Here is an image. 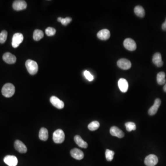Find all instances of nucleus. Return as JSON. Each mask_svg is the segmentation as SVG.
I'll list each match as a JSON object with an SVG mask.
<instances>
[{"mask_svg": "<svg viewBox=\"0 0 166 166\" xmlns=\"http://www.w3.org/2000/svg\"><path fill=\"white\" fill-rule=\"evenodd\" d=\"M26 66L27 70L31 75H35L38 73V63L31 60H27L26 62Z\"/></svg>", "mask_w": 166, "mask_h": 166, "instance_id": "2", "label": "nucleus"}, {"mask_svg": "<svg viewBox=\"0 0 166 166\" xmlns=\"http://www.w3.org/2000/svg\"><path fill=\"white\" fill-rule=\"evenodd\" d=\"M161 104V101L159 98H157L155 100L154 104L149 110V114L150 115H154L156 114L157 111L160 106Z\"/></svg>", "mask_w": 166, "mask_h": 166, "instance_id": "12", "label": "nucleus"}, {"mask_svg": "<svg viewBox=\"0 0 166 166\" xmlns=\"http://www.w3.org/2000/svg\"><path fill=\"white\" fill-rule=\"evenodd\" d=\"M84 75L86 78L87 80L89 81H91L94 79L93 76L91 75L90 72L87 71H85L84 72Z\"/></svg>", "mask_w": 166, "mask_h": 166, "instance_id": "30", "label": "nucleus"}, {"mask_svg": "<svg viewBox=\"0 0 166 166\" xmlns=\"http://www.w3.org/2000/svg\"><path fill=\"white\" fill-rule=\"evenodd\" d=\"M72 18L70 17H66L65 18H61V23L64 26H66L68 24L70 23V22L72 21Z\"/></svg>", "mask_w": 166, "mask_h": 166, "instance_id": "29", "label": "nucleus"}, {"mask_svg": "<svg viewBox=\"0 0 166 166\" xmlns=\"http://www.w3.org/2000/svg\"><path fill=\"white\" fill-rule=\"evenodd\" d=\"M152 61L154 64L156 65L157 67H161L163 64V62L162 60V55L160 53H156L154 54Z\"/></svg>", "mask_w": 166, "mask_h": 166, "instance_id": "18", "label": "nucleus"}, {"mask_svg": "<svg viewBox=\"0 0 166 166\" xmlns=\"http://www.w3.org/2000/svg\"><path fill=\"white\" fill-rule=\"evenodd\" d=\"M4 162L8 166H16L18 164L17 158L15 156H7L4 158Z\"/></svg>", "mask_w": 166, "mask_h": 166, "instance_id": "8", "label": "nucleus"}, {"mask_svg": "<svg viewBox=\"0 0 166 166\" xmlns=\"http://www.w3.org/2000/svg\"><path fill=\"white\" fill-rule=\"evenodd\" d=\"M24 39L23 35L20 33H15L13 37L12 45L14 48L19 46Z\"/></svg>", "mask_w": 166, "mask_h": 166, "instance_id": "4", "label": "nucleus"}, {"mask_svg": "<svg viewBox=\"0 0 166 166\" xmlns=\"http://www.w3.org/2000/svg\"><path fill=\"white\" fill-rule=\"evenodd\" d=\"M162 29L163 31H166V20H165V22L163 24H162Z\"/></svg>", "mask_w": 166, "mask_h": 166, "instance_id": "31", "label": "nucleus"}, {"mask_svg": "<svg viewBox=\"0 0 166 166\" xmlns=\"http://www.w3.org/2000/svg\"><path fill=\"white\" fill-rule=\"evenodd\" d=\"M114 155V151L110 150V149H107L106 152H105L106 158L107 160V161H109V162H111L113 160Z\"/></svg>", "mask_w": 166, "mask_h": 166, "instance_id": "26", "label": "nucleus"}, {"mask_svg": "<svg viewBox=\"0 0 166 166\" xmlns=\"http://www.w3.org/2000/svg\"><path fill=\"white\" fill-rule=\"evenodd\" d=\"M163 91H165V92H166V84L164 85V87H163Z\"/></svg>", "mask_w": 166, "mask_h": 166, "instance_id": "32", "label": "nucleus"}, {"mask_svg": "<svg viewBox=\"0 0 166 166\" xmlns=\"http://www.w3.org/2000/svg\"><path fill=\"white\" fill-rule=\"evenodd\" d=\"M110 133L113 136L121 138L124 137V133L120 128L116 126H112L110 129Z\"/></svg>", "mask_w": 166, "mask_h": 166, "instance_id": "15", "label": "nucleus"}, {"mask_svg": "<svg viewBox=\"0 0 166 166\" xmlns=\"http://www.w3.org/2000/svg\"><path fill=\"white\" fill-rule=\"evenodd\" d=\"M51 104L58 109H62L64 107V103L63 101L59 99L56 96H52L50 99Z\"/></svg>", "mask_w": 166, "mask_h": 166, "instance_id": "9", "label": "nucleus"}, {"mask_svg": "<svg viewBox=\"0 0 166 166\" xmlns=\"http://www.w3.org/2000/svg\"><path fill=\"white\" fill-rule=\"evenodd\" d=\"M123 44L125 48L129 51H134L137 49L136 43L135 41L130 38L126 39Z\"/></svg>", "mask_w": 166, "mask_h": 166, "instance_id": "6", "label": "nucleus"}, {"mask_svg": "<svg viewBox=\"0 0 166 166\" xmlns=\"http://www.w3.org/2000/svg\"><path fill=\"white\" fill-rule=\"evenodd\" d=\"M158 162V157L156 155L151 154L146 156L144 163L147 166H155Z\"/></svg>", "mask_w": 166, "mask_h": 166, "instance_id": "5", "label": "nucleus"}, {"mask_svg": "<svg viewBox=\"0 0 166 166\" xmlns=\"http://www.w3.org/2000/svg\"><path fill=\"white\" fill-rule=\"evenodd\" d=\"M126 130L128 132H131L132 131H135L136 129V124L133 122H128L125 124Z\"/></svg>", "mask_w": 166, "mask_h": 166, "instance_id": "25", "label": "nucleus"}, {"mask_svg": "<svg viewBox=\"0 0 166 166\" xmlns=\"http://www.w3.org/2000/svg\"><path fill=\"white\" fill-rule=\"evenodd\" d=\"M15 147L17 151L22 154L26 153L27 151V149L25 144L19 140H17L15 141Z\"/></svg>", "mask_w": 166, "mask_h": 166, "instance_id": "13", "label": "nucleus"}, {"mask_svg": "<svg viewBox=\"0 0 166 166\" xmlns=\"http://www.w3.org/2000/svg\"><path fill=\"white\" fill-rule=\"evenodd\" d=\"M118 84L120 90L122 92L125 93L127 92L128 89V84L126 79L123 78L120 79L118 82Z\"/></svg>", "mask_w": 166, "mask_h": 166, "instance_id": "16", "label": "nucleus"}, {"mask_svg": "<svg viewBox=\"0 0 166 166\" xmlns=\"http://www.w3.org/2000/svg\"><path fill=\"white\" fill-rule=\"evenodd\" d=\"M39 137L43 141H46L49 137L48 130L44 127H42L39 133Z\"/></svg>", "mask_w": 166, "mask_h": 166, "instance_id": "20", "label": "nucleus"}, {"mask_svg": "<svg viewBox=\"0 0 166 166\" xmlns=\"http://www.w3.org/2000/svg\"><path fill=\"white\" fill-rule=\"evenodd\" d=\"M44 36L43 31L41 30L37 29L35 30L33 33V38L35 41H39L43 38Z\"/></svg>", "mask_w": 166, "mask_h": 166, "instance_id": "23", "label": "nucleus"}, {"mask_svg": "<svg viewBox=\"0 0 166 166\" xmlns=\"http://www.w3.org/2000/svg\"><path fill=\"white\" fill-rule=\"evenodd\" d=\"M65 133L61 129H57L54 131L53 135L54 142L56 144L63 143L65 140Z\"/></svg>", "mask_w": 166, "mask_h": 166, "instance_id": "3", "label": "nucleus"}, {"mask_svg": "<svg viewBox=\"0 0 166 166\" xmlns=\"http://www.w3.org/2000/svg\"><path fill=\"white\" fill-rule=\"evenodd\" d=\"M56 33V30L52 27L47 28L45 30V33L48 36H52Z\"/></svg>", "mask_w": 166, "mask_h": 166, "instance_id": "28", "label": "nucleus"}, {"mask_svg": "<svg viewBox=\"0 0 166 166\" xmlns=\"http://www.w3.org/2000/svg\"><path fill=\"white\" fill-rule=\"evenodd\" d=\"M27 7V2L24 1L19 0L14 1L13 4V8L16 11H20L26 9Z\"/></svg>", "mask_w": 166, "mask_h": 166, "instance_id": "10", "label": "nucleus"}, {"mask_svg": "<svg viewBox=\"0 0 166 166\" xmlns=\"http://www.w3.org/2000/svg\"><path fill=\"white\" fill-rule=\"evenodd\" d=\"M70 154L72 157L77 160H82L84 157V154L83 151L78 149L74 148L72 149L70 151Z\"/></svg>", "mask_w": 166, "mask_h": 166, "instance_id": "14", "label": "nucleus"}, {"mask_svg": "<svg viewBox=\"0 0 166 166\" xmlns=\"http://www.w3.org/2000/svg\"><path fill=\"white\" fill-rule=\"evenodd\" d=\"M15 87L11 83L6 84L2 87L1 92L2 95L6 98H11L15 93Z\"/></svg>", "mask_w": 166, "mask_h": 166, "instance_id": "1", "label": "nucleus"}, {"mask_svg": "<svg viewBox=\"0 0 166 166\" xmlns=\"http://www.w3.org/2000/svg\"><path fill=\"white\" fill-rule=\"evenodd\" d=\"M97 36L101 40H106L110 37V31L107 29H103L98 31L97 34Z\"/></svg>", "mask_w": 166, "mask_h": 166, "instance_id": "17", "label": "nucleus"}, {"mask_svg": "<svg viewBox=\"0 0 166 166\" xmlns=\"http://www.w3.org/2000/svg\"><path fill=\"white\" fill-rule=\"evenodd\" d=\"M165 73L163 72H159L157 75V83L160 85H163L166 82V79H165Z\"/></svg>", "mask_w": 166, "mask_h": 166, "instance_id": "22", "label": "nucleus"}, {"mask_svg": "<svg viewBox=\"0 0 166 166\" xmlns=\"http://www.w3.org/2000/svg\"><path fill=\"white\" fill-rule=\"evenodd\" d=\"M2 58L5 62L9 64H14L15 63L16 61V57L15 56L9 52L5 53L3 55Z\"/></svg>", "mask_w": 166, "mask_h": 166, "instance_id": "11", "label": "nucleus"}, {"mask_svg": "<svg viewBox=\"0 0 166 166\" xmlns=\"http://www.w3.org/2000/svg\"><path fill=\"white\" fill-rule=\"evenodd\" d=\"M100 126V123L98 121H93L89 124L88 128L90 131H94L98 129Z\"/></svg>", "mask_w": 166, "mask_h": 166, "instance_id": "24", "label": "nucleus"}, {"mask_svg": "<svg viewBox=\"0 0 166 166\" xmlns=\"http://www.w3.org/2000/svg\"><path fill=\"white\" fill-rule=\"evenodd\" d=\"M8 32L6 31H3L0 33V43H3L7 40Z\"/></svg>", "mask_w": 166, "mask_h": 166, "instance_id": "27", "label": "nucleus"}, {"mask_svg": "<svg viewBox=\"0 0 166 166\" xmlns=\"http://www.w3.org/2000/svg\"><path fill=\"white\" fill-rule=\"evenodd\" d=\"M134 12L137 16L143 18L145 16V10L141 6H137L134 8Z\"/></svg>", "mask_w": 166, "mask_h": 166, "instance_id": "21", "label": "nucleus"}, {"mask_svg": "<svg viewBox=\"0 0 166 166\" xmlns=\"http://www.w3.org/2000/svg\"><path fill=\"white\" fill-rule=\"evenodd\" d=\"M74 140L76 144L80 147L83 148H87V143L85 142L84 140H83L81 137L79 135H76L74 137Z\"/></svg>", "mask_w": 166, "mask_h": 166, "instance_id": "19", "label": "nucleus"}, {"mask_svg": "<svg viewBox=\"0 0 166 166\" xmlns=\"http://www.w3.org/2000/svg\"><path fill=\"white\" fill-rule=\"evenodd\" d=\"M117 66L122 69L128 70L131 68L132 64H131V61L125 59V58H122L118 61Z\"/></svg>", "mask_w": 166, "mask_h": 166, "instance_id": "7", "label": "nucleus"}]
</instances>
